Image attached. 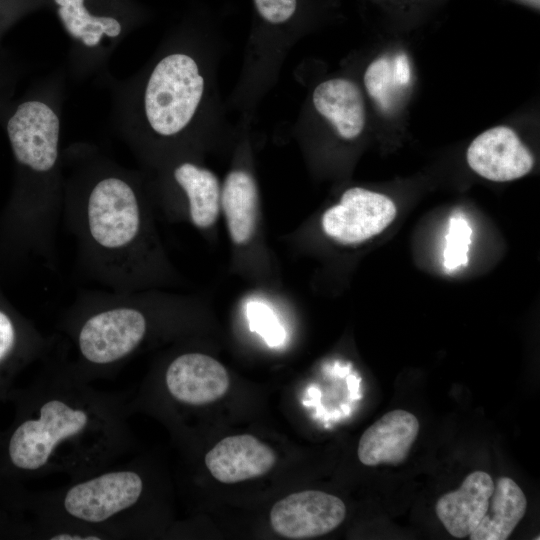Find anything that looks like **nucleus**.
Here are the masks:
<instances>
[{
    "instance_id": "f257e3e1",
    "label": "nucleus",
    "mask_w": 540,
    "mask_h": 540,
    "mask_svg": "<svg viewBox=\"0 0 540 540\" xmlns=\"http://www.w3.org/2000/svg\"><path fill=\"white\" fill-rule=\"evenodd\" d=\"M90 383L58 351L14 389V419L0 432V483L52 474L80 479L126 455L133 444L126 395Z\"/></svg>"
},
{
    "instance_id": "f03ea898",
    "label": "nucleus",
    "mask_w": 540,
    "mask_h": 540,
    "mask_svg": "<svg viewBox=\"0 0 540 540\" xmlns=\"http://www.w3.org/2000/svg\"><path fill=\"white\" fill-rule=\"evenodd\" d=\"M94 172L63 193L61 219L75 241L76 269L105 289L142 290L159 271L142 195L117 170Z\"/></svg>"
},
{
    "instance_id": "7ed1b4c3",
    "label": "nucleus",
    "mask_w": 540,
    "mask_h": 540,
    "mask_svg": "<svg viewBox=\"0 0 540 540\" xmlns=\"http://www.w3.org/2000/svg\"><path fill=\"white\" fill-rule=\"evenodd\" d=\"M17 162L34 178L45 218L58 232L63 194L56 182L60 123L55 112L40 101L22 103L7 124Z\"/></svg>"
},
{
    "instance_id": "20e7f679",
    "label": "nucleus",
    "mask_w": 540,
    "mask_h": 540,
    "mask_svg": "<svg viewBox=\"0 0 540 540\" xmlns=\"http://www.w3.org/2000/svg\"><path fill=\"white\" fill-rule=\"evenodd\" d=\"M204 88V78L191 56L173 53L162 58L144 93V111L151 129L162 137L181 132L194 117Z\"/></svg>"
},
{
    "instance_id": "39448f33",
    "label": "nucleus",
    "mask_w": 540,
    "mask_h": 540,
    "mask_svg": "<svg viewBox=\"0 0 540 540\" xmlns=\"http://www.w3.org/2000/svg\"><path fill=\"white\" fill-rule=\"evenodd\" d=\"M396 215L397 208L388 196L353 187L343 193L338 204L324 212L321 225L333 240L353 245L383 232Z\"/></svg>"
},
{
    "instance_id": "423d86ee",
    "label": "nucleus",
    "mask_w": 540,
    "mask_h": 540,
    "mask_svg": "<svg viewBox=\"0 0 540 540\" xmlns=\"http://www.w3.org/2000/svg\"><path fill=\"white\" fill-rule=\"evenodd\" d=\"M346 516L344 502L332 494L306 490L290 494L272 507L270 522L279 535L309 539L337 528Z\"/></svg>"
},
{
    "instance_id": "0eeeda50",
    "label": "nucleus",
    "mask_w": 540,
    "mask_h": 540,
    "mask_svg": "<svg viewBox=\"0 0 540 540\" xmlns=\"http://www.w3.org/2000/svg\"><path fill=\"white\" fill-rule=\"evenodd\" d=\"M225 367L200 352H183L173 357L163 373L165 392L176 403L202 406L221 398L229 388Z\"/></svg>"
},
{
    "instance_id": "6e6552de",
    "label": "nucleus",
    "mask_w": 540,
    "mask_h": 540,
    "mask_svg": "<svg viewBox=\"0 0 540 540\" xmlns=\"http://www.w3.org/2000/svg\"><path fill=\"white\" fill-rule=\"evenodd\" d=\"M56 343L57 336L42 334L28 320L0 306V400H9L21 371L46 359Z\"/></svg>"
},
{
    "instance_id": "1a4fd4ad",
    "label": "nucleus",
    "mask_w": 540,
    "mask_h": 540,
    "mask_svg": "<svg viewBox=\"0 0 540 540\" xmlns=\"http://www.w3.org/2000/svg\"><path fill=\"white\" fill-rule=\"evenodd\" d=\"M466 159L478 175L496 182L518 179L534 165L529 149L514 130L497 126L478 135L469 145Z\"/></svg>"
},
{
    "instance_id": "9d476101",
    "label": "nucleus",
    "mask_w": 540,
    "mask_h": 540,
    "mask_svg": "<svg viewBox=\"0 0 540 540\" xmlns=\"http://www.w3.org/2000/svg\"><path fill=\"white\" fill-rule=\"evenodd\" d=\"M204 461L215 479L233 484L266 474L274 466L276 455L256 437L242 434L220 440Z\"/></svg>"
},
{
    "instance_id": "9b49d317",
    "label": "nucleus",
    "mask_w": 540,
    "mask_h": 540,
    "mask_svg": "<svg viewBox=\"0 0 540 540\" xmlns=\"http://www.w3.org/2000/svg\"><path fill=\"white\" fill-rule=\"evenodd\" d=\"M419 432L412 413L396 409L384 414L362 434L357 454L366 466L397 465L408 456Z\"/></svg>"
},
{
    "instance_id": "f8f14e48",
    "label": "nucleus",
    "mask_w": 540,
    "mask_h": 540,
    "mask_svg": "<svg viewBox=\"0 0 540 540\" xmlns=\"http://www.w3.org/2000/svg\"><path fill=\"white\" fill-rule=\"evenodd\" d=\"M493 489L494 482L488 473H470L457 490L438 499V519L452 536H469L486 513Z\"/></svg>"
},
{
    "instance_id": "ddd939ff",
    "label": "nucleus",
    "mask_w": 540,
    "mask_h": 540,
    "mask_svg": "<svg viewBox=\"0 0 540 540\" xmlns=\"http://www.w3.org/2000/svg\"><path fill=\"white\" fill-rule=\"evenodd\" d=\"M316 111L327 119L344 139L358 137L366 122L360 88L346 78H333L318 84L312 94Z\"/></svg>"
},
{
    "instance_id": "4468645a",
    "label": "nucleus",
    "mask_w": 540,
    "mask_h": 540,
    "mask_svg": "<svg viewBox=\"0 0 540 540\" xmlns=\"http://www.w3.org/2000/svg\"><path fill=\"white\" fill-rule=\"evenodd\" d=\"M176 186L185 199V209L197 228L211 227L221 207V188L216 175L192 162H182L172 172Z\"/></svg>"
},
{
    "instance_id": "2eb2a0df",
    "label": "nucleus",
    "mask_w": 540,
    "mask_h": 540,
    "mask_svg": "<svg viewBox=\"0 0 540 540\" xmlns=\"http://www.w3.org/2000/svg\"><path fill=\"white\" fill-rule=\"evenodd\" d=\"M527 499L522 489L509 477H500L489 499L486 513L470 540H506L524 517Z\"/></svg>"
},
{
    "instance_id": "dca6fc26",
    "label": "nucleus",
    "mask_w": 540,
    "mask_h": 540,
    "mask_svg": "<svg viewBox=\"0 0 540 540\" xmlns=\"http://www.w3.org/2000/svg\"><path fill=\"white\" fill-rule=\"evenodd\" d=\"M221 207L231 239L247 243L255 228L257 188L251 174L237 169L229 172L221 188Z\"/></svg>"
},
{
    "instance_id": "f3484780",
    "label": "nucleus",
    "mask_w": 540,
    "mask_h": 540,
    "mask_svg": "<svg viewBox=\"0 0 540 540\" xmlns=\"http://www.w3.org/2000/svg\"><path fill=\"white\" fill-rule=\"evenodd\" d=\"M54 1L66 31L88 47L98 45L103 35L117 37L121 32V24L115 18L91 15L84 0Z\"/></svg>"
},
{
    "instance_id": "a211bd4d",
    "label": "nucleus",
    "mask_w": 540,
    "mask_h": 540,
    "mask_svg": "<svg viewBox=\"0 0 540 540\" xmlns=\"http://www.w3.org/2000/svg\"><path fill=\"white\" fill-rule=\"evenodd\" d=\"M364 85L381 108L389 109L392 91L398 87L393 75L392 60L381 57L370 63L364 74Z\"/></svg>"
},
{
    "instance_id": "6ab92c4d",
    "label": "nucleus",
    "mask_w": 540,
    "mask_h": 540,
    "mask_svg": "<svg viewBox=\"0 0 540 540\" xmlns=\"http://www.w3.org/2000/svg\"><path fill=\"white\" fill-rule=\"evenodd\" d=\"M471 236L472 229L465 219L456 216L450 219L444 250V264L447 269L452 270L467 264Z\"/></svg>"
},
{
    "instance_id": "aec40b11",
    "label": "nucleus",
    "mask_w": 540,
    "mask_h": 540,
    "mask_svg": "<svg viewBox=\"0 0 540 540\" xmlns=\"http://www.w3.org/2000/svg\"><path fill=\"white\" fill-rule=\"evenodd\" d=\"M0 539H29L26 520L12 510L0 496Z\"/></svg>"
},
{
    "instance_id": "412c9836",
    "label": "nucleus",
    "mask_w": 540,
    "mask_h": 540,
    "mask_svg": "<svg viewBox=\"0 0 540 540\" xmlns=\"http://www.w3.org/2000/svg\"><path fill=\"white\" fill-rule=\"evenodd\" d=\"M259 15L271 24H283L295 13L297 0H254Z\"/></svg>"
},
{
    "instance_id": "4be33fe9",
    "label": "nucleus",
    "mask_w": 540,
    "mask_h": 540,
    "mask_svg": "<svg viewBox=\"0 0 540 540\" xmlns=\"http://www.w3.org/2000/svg\"><path fill=\"white\" fill-rule=\"evenodd\" d=\"M393 75L398 87L407 86L410 82L411 72L406 54H398L392 60Z\"/></svg>"
}]
</instances>
